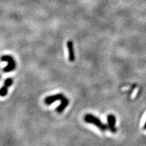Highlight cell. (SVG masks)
I'll use <instances>...</instances> for the list:
<instances>
[{"instance_id":"1","label":"cell","mask_w":146,"mask_h":146,"mask_svg":"<svg viewBox=\"0 0 146 146\" xmlns=\"http://www.w3.org/2000/svg\"><path fill=\"white\" fill-rule=\"evenodd\" d=\"M84 120L86 123L93 124L101 131H106L108 129V125L104 124L100 119L91 114H87L84 116Z\"/></svg>"},{"instance_id":"2","label":"cell","mask_w":146,"mask_h":146,"mask_svg":"<svg viewBox=\"0 0 146 146\" xmlns=\"http://www.w3.org/2000/svg\"><path fill=\"white\" fill-rule=\"evenodd\" d=\"M1 60L8 62L7 66L3 68V71L4 72H9L15 70L16 62L11 56H9V55L3 56L1 57Z\"/></svg>"},{"instance_id":"3","label":"cell","mask_w":146,"mask_h":146,"mask_svg":"<svg viewBox=\"0 0 146 146\" xmlns=\"http://www.w3.org/2000/svg\"><path fill=\"white\" fill-rule=\"evenodd\" d=\"M107 122H108V129L112 133H116L117 129L116 128V119L115 115H108L107 116Z\"/></svg>"},{"instance_id":"4","label":"cell","mask_w":146,"mask_h":146,"mask_svg":"<svg viewBox=\"0 0 146 146\" xmlns=\"http://www.w3.org/2000/svg\"><path fill=\"white\" fill-rule=\"evenodd\" d=\"M13 84V79L11 77H8L5 81H4V85L0 89V96L4 97L6 96L8 92V88L11 86Z\"/></svg>"},{"instance_id":"5","label":"cell","mask_w":146,"mask_h":146,"mask_svg":"<svg viewBox=\"0 0 146 146\" xmlns=\"http://www.w3.org/2000/svg\"><path fill=\"white\" fill-rule=\"evenodd\" d=\"M65 97V96L62 93H58L55 95L50 96L46 98V99H44V102L48 106H49V105L52 104V103L57 101V100H62Z\"/></svg>"},{"instance_id":"6","label":"cell","mask_w":146,"mask_h":146,"mask_svg":"<svg viewBox=\"0 0 146 146\" xmlns=\"http://www.w3.org/2000/svg\"><path fill=\"white\" fill-rule=\"evenodd\" d=\"M68 54H69V56H68V58H69V60L71 62H74L76 56H75V52H74V44L72 41L69 40L66 43Z\"/></svg>"},{"instance_id":"7","label":"cell","mask_w":146,"mask_h":146,"mask_svg":"<svg viewBox=\"0 0 146 146\" xmlns=\"http://www.w3.org/2000/svg\"><path fill=\"white\" fill-rule=\"evenodd\" d=\"M70 103V100L68 98H66V97L64 98L62 100H61V104L60 106H59L57 109L56 110L58 113H61L62 112H63L64 111V110L66 108V107L68 106V104Z\"/></svg>"},{"instance_id":"8","label":"cell","mask_w":146,"mask_h":146,"mask_svg":"<svg viewBox=\"0 0 146 146\" xmlns=\"http://www.w3.org/2000/svg\"><path fill=\"white\" fill-rule=\"evenodd\" d=\"M144 129L146 130V121H145V122L144 125Z\"/></svg>"}]
</instances>
